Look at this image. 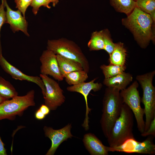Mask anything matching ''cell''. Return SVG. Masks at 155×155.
<instances>
[{
  "instance_id": "cell-17",
  "label": "cell",
  "mask_w": 155,
  "mask_h": 155,
  "mask_svg": "<svg viewBox=\"0 0 155 155\" xmlns=\"http://www.w3.org/2000/svg\"><path fill=\"white\" fill-rule=\"evenodd\" d=\"M56 56L60 71L64 78L72 71L83 70L80 63L60 55H56Z\"/></svg>"
},
{
  "instance_id": "cell-14",
  "label": "cell",
  "mask_w": 155,
  "mask_h": 155,
  "mask_svg": "<svg viewBox=\"0 0 155 155\" xmlns=\"http://www.w3.org/2000/svg\"><path fill=\"white\" fill-rule=\"evenodd\" d=\"M6 10L5 11L6 23L9 24L10 27L14 33L21 31L29 36L28 32V22L25 18L18 9L14 11L8 5L7 0H3Z\"/></svg>"
},
{
  "instance_id": "cell-21",
  "label": "cell",
  "mask_w": 155,
  "mask_h": 155,
  "mask_svg": "<svg viewBox=\"0 0 155 155\" xmlns=\"http://www.w3.org/2000/svg\"><path fill=\"white\" fill-rule=\"evenodd\" d=\"M87 45L90 51L104 50V43L102 30L99 31H96L92 32Z\"/></svg>"
},
{
  "instance_id": "cell-24",
  "label": "cell",
  "mask_w": 155,
  "mask_h": 155,
  "mask_svg": "<svg viewBox=\"0 0 155 155\" xmlns=\"http://www.w3.org/2000/svg\"><path fill=\"white\" fill-rule=\"evenodd\" d=\"M136 7L143 11L150 14L155 11V0H137Z\"/></svg>"
},
{
  "instance_id": "cell-20",
  "label": "cell",
  "mask_w": 155,
  "mask_h": 155,
  "mask_svg": "<svg viewBox=\"0 0 155 155\" xmlns=\"http://www.w3.org/2000/svg\"><path fill=\"white\" fill-rule=\"evenodd\" d=\"M18 95V92L13 85L0 76V95L8 100Z\"/></svg>"
},
{
  "instance_id": "cell-11",
  "label": "cell",
  "mask_w": 155,
  "mask_h": 155,
  "mask_svg": "<svg viewBox=\"0 0 155 155\" xmlns=\"http://www.w3.org/2000/svg\"><path fill=\"white\" fill-rule=\"evenodd\" d=\"M71 124L68 123L59 129H54L52 127L44 126L43 130L45 136L51 141V146L46 155H53L60 145L63 142L73 136L71 132Z\"/></svg>"
},
{
  "instance_id": "cell-2",
  "label": "cell",
  "mask_w": 155,
  "mask_h": 155,
  "mask_svg": "<svg viewBox=\"0 0 155 155\" xmlns=\"http://www.w3.org/2000/svg\"><path fill=\"white\" fill-rule=\"evenodd\" d=\"M123 104L120 91L107 87L103 98L102 114L100 121L103 133L106 138L120 115Z\"/></svg>"
},
{
  "instance_id": "cell-27",
  "label": "cell",
  "mask_w": 155,
  "mask_h": 155,
  "mask_svg": "<svg viewBox=\"0 0 155 155\" xmlns=\"http://www.w3.org/2000/svg\"><path fill=\"white\" fill-rule=\"evenodd\" d=\"M5 6L3 0H1L0 5V56L2 55V49L1 41V31L3 25L6 23V18L5 11Z\"/></svg>"
},
{
  "instance_id": "cell-30",
  "label": "cell",
  "mask_w": 155,
  "mask_h": 155,
  "mask_svg": "<svg viewBox=\"0 0 155 155\" xmlns=\"http://www.w3.org/2000/svg\"><path fill=\"white\" fill-rule=\"evenodd\" d=\"M39 109L46 116L49 113L50 111L49 107L45 104H42Z\"/></svg>"
},
{
  "instance_id": "cell-33",
  "label": "cell",
  "mask_w": 155,
  "mask_h": 155,
  "mask_svg": "<svg viewBox=\"0 0 155 155\" xmlns=\"http://www.w3.org/2000/svg\"><path fill=\"white\" fill-rule=\"evenodd\" d=\"M50 3H52L53 7H55L59 2V0H49Z\"/></svg>"
},
{
  "instance_id": "cell-35",
  "label": "cell",
  "mask_w": 155,
  "mask_h": 155,
  "mask_svg": "<svg viewBox=\"0 0 155 155\" xmlns=\"http://www.w3.org/2000/svg\"><path fill=\"white\" fill-rule=\"evenodd\" d=\"M8 99H7L2 97L0 95V104L2 102H3L4 101L7 100Z\"/></svg>"
},
{
  "instance_id": "cell-6",
  "label": "cell",
  "mask_w": 155,
  "mask_h": 155,
  "mask_svg": "<svg viewBox=\"0 0 155 155\" xmlns=\"http://www.w3.org/2000/svg\"><path fill=\"white\" fill-rule=\"evenodd\" d=\"M34 95V91L32 90L24 96H16L0 104V120H13L17 115H22L28 107L35 105Z\"/></svg>"
},
{
  "instance_id": "cell-13",
  "label": "cell",
  "mask_w": 155,
  "mask_h": 155,
  "mask_svg": "<svg viewBox=\"0 0 155 155\" xmlns=\"http://www.w3.org/2000/svg\"><path fill=\"white\" fill-rule=\"evenodd\" d=\"M0 65L4 71L9 74L12 78L21 81L26 80L36 84L41 88L43 96L44 95L45 87L40 77L30 76L24 74L9 63L3 55L0 56Z\"/></svg>"
},
{
  "instance_id": "cell-7",
  "label": "cell",
  "mask_w": 155,
  "mask_h": 155,
  "mask_svg": "<svg viewBox=\"0 0 155 155\" xmlns=\"http://www.w3.org/2000/svg\"><path fill=\"white\" fill-rule=\"evenodd\" d=\"M139 86L135 81L128 87L121 90L120 94L123 103L127 104L133 112L137 123L138 129L141 133L144 132L145 121L144 108L141 106V100L137 88Z\"/></svg>"
},
{
  "instance_id": "cell-15",
  "label": "cell",
  "mask_w": 155,
  "mask_h": 155,
  "mask_svg": "<svg viewBox=\"0 0 155 155\" xmlns=\"http://www.w3.org/2000/svg\"><path fill=\"white\" fill-rule=\"evenodd\" d=\"M83 142L84 145L91 155H108V146L104 145L101 141L94 134H85Z\"/></svg>"
},
{
  "instance_id": "cell-9",
  "label": "cell",
  "mask_w": 155,
  "mask_h": 155,
  "mask_svg": "<svg viewBox=\"0 0 155 155\" xmlns=\"http://www.w3.org/2000/svg\"><path fill=\"white\" fill-rule=\"evenodd\" d=\"M153 137L148 136L142 142L137 141L134 138L129 139L119 146L108 147V150L109 152L116 151L154 155L155 154V145L153 142Z\"/></svg>"
},
{
  "instance_id": "cell-22",
  "label": "cell",
  "mask_w": 155,
  "mask_h": 155,
  "mask_svg": "<svg viewBox=\"0 0 155 155\" xmlns=\"http://www.w3.org/2000/svg\"><path fill=\"white\" fill-rule=\"evenodd\" d=\"M88 73L84 70L74 71L68 73L64 78L68 84L74 85L85 82L88 78Z\"/></svg>"
},
{
  "instance_id": "cell-16",
  "label": "cell",
  "mask_w": 155,
  "mask_h": 155,
  "mask_svg": "<svg viewBox=\"0 0 155 155\" xmlns=\"http://www.w3.org/2000/svg\"><path fill=\"white\" fill-rule=\"evenodd\" d=\"M133 78L132 75L124 71L114 76L105 78L103 83L107 87L113 88L120 91L126 88Z\"/></svg>"
},
{
  "instance_id": "cell-23",
  "label": "cell",
  "mask_w": 155,
  "mask_h": 155,
  "mask_svg": "<svg viewBox=\"0 0 155 155\" xmlns=\"http://www.w3.org/2000/svg\"><path fill=\"white\" fill-rule=\"evenodd\" d=\"M100 68L105 78L114 76L124 71L126 69L125 66H121L110 63L108 65L103 64Z\"/></svg>"
},
{
  "instance_id": "cell-12",
  "label": "cell",
  "mask_w": 155,
  "mask_h": 155,
  "mask_svg": "<svg viewBox=\"0 0 155 155\" xmlns=\"http://www.w3.org/2000/svg\"><path fill=\"white\" fill-rule=\"evenodd\" d=\"M96 78H94L91 81L85 82L71 86H68L67 89L68 91L75 92L79 93L84 96L86 102V112L85 118L82 126L85 130L87 131L89 129V117L88 114L91 110L89 108L88 102V96L92 91L94 92L100 90L102 86V84L98 82L95 83Z\"/></svg>"
},
{
  "instance_id": "cell-28",
  "label": "cell",
  "mask_w": 155,
  "mask_h": 155,
  "mask_svg": "<svg viewBox=\"0 0 155 155\" xmlns=\"http://www.w3.org/2000/svg\"><path fill=\"white\" fill-rule=\"evenodd\" d=\"M32 0H14L16 8L20 10L25 17V14L28 7L30 5Z\"/></svg>"
},
{
  "instance_id": "cell-3",
  "label": "cell",
  "mask_w": 155,
  "mask_h": 155,
  "mask_svg": "<svg viewBox=\"0 0 155 155\" xmlns=\"http://www.w3.org/2000/svg\"><path fill=\"white\" fill-rule=\"evenodd\" d=\"M133 116L130 108L123 103L120 115L107 138L109 147L119 146L127 140L134 138L133 132Z\"/></svg>"
},
{
  "instance_id": "cell-8",
  "label": "cell",
  "mask_w": 155,
  "mask_h": 155,
  "mask_svg": "<svg viewBox=\"0 0 155 155\" xmlns=\"http://www.w3.org/2000/svg\"><path fill=\"white\" fill-rule=\"evenodd\" d=\"M40 76L45 89L43 96L44 104L50 110H55L65 102V98L63 94V91L55 81L47 75L40 74Z\"/></svg>"
},
{
  "instance_id": "cell-19",
  "label": "cell",
  "mask_w": 155,
  "mask_h": 155,
  "mask_svg": "<svg viewBox=\"0 0 155 155\" xmlns=\"http://www.w3.org/2000/svg\"><path fill=\"white\" fill-rule=\"evenodd\" d=\"M110 3L117 11L127 16L136 7V2L134 0H110Z\"/></svg>"
},
{
  "instance_id": "cell-18",
  "label": "cell",
  "mask_w": 155,
  "mask_h": 155,
  "mask_svg": "<svg viewBox=\"0 0 155 155\" xmlns=\"http://www.w3.org/2000/svg\"><path fill=\"white\" fill-rule=\"evenodd\" d=\"M127 50L123 43L121 42L115 43L113 52L109 55L110 63L121 66L125 65Z\"/></svg>"
},
{
  "instance_id": "cell-10",
  "label": "cell",
  "mask_w": 155,
  "mask_h": 155,
  "mask_svg": "<svg viewBox=\"0 0 155 155\" xmlns=\"http://www.w3.org/2000/svg\"><path fill=\"white\" fill-rule=\"evenodd\" d=\"M40 61L41 64L40 68V74L49 75L58 81L63 80L64 77L60 71L56 55L46 49L42 52Z\"/></svg>"
},
{
  "instance_id": "cell-5",
  "label": "cell",
  "mask_w": 155,
  "mask_h": 155,
  "mask_svg": "<svg viewBox=\"0 0 155 155\" xmlns=\"http://www.w3.org/2000/svg\"><path fill=\"white\" fill-rule=\"evenodd\" d=\"M155 71L137 75V80L140 84L143 92L141 101L143 104L146 117L144 132L148 129L152 121L155 117V88L152 84Z\"/></svg>"
},
{
  "instance_id": "cell-31",
  "label": "cell",
  "mask_w": 155,
  "mask_h": 155,
  "mask_svg": "<svg viewBox=\"0 0 155 155\" xmlns=\"http://www.w3.org/2000/svg\"><path fill=\"white\" fill-rule=\"evenodd\" d=\"M35 116L36 119L41 120L44 118L46 115L43 113L39 109L36 112Z\"/></svg>"
},
{
  "instance_id": "cell-4",
  "label": "cell",
  "mask_w": 155,
  "mask_h": 155,
  "mask_svg": "<svg viewBox=\"0 0 155 155\" xmlns=\"http://www.w3.org/2000/svg\"><path fill=\"white\" fill-rule=\"evenodd\" d=\"M47 49L59 55L80 63L83 70L89 72V63L80 48L74 42L65 38L48 40Z\"/></svg>"
},
{
  "instance_id": "cell-26",
  "label": "cell",
  "mask_w": 155,
  "mask_h": 155,
  "mask_svg": "<svg viewBox=\"0 0 155 155\" xmlns=\"http://www.w3.org/2000/svg\"><path fill=\"white\" fill-rule=\"evenodd\" d=\"M50 3L49 0H32L30 6L32 7L33 13L36 15L41 6L51 8V7L49 5Z\"/></svg>"
},
{
  "instance_id": "cell-29",
  "label": "cell",
  "mask_w": 155,
  "mask_h": 155,
  "mask_svg": "<svg viewBox=\"0 0 155 155\" xmlns=\"http://www.w3.org/2000/svg\"><path fill=\"white\" fill-rule=\"evenodd\" d=\"M141 135L143 137L152 135L155 136V117L151 121L148 130L145 132L141 133Z\"/></svg>"
},
{
  "instance_id": "cell-36",
  "label": "cell",
  "mask_w": 155,
  "mask_h": 155,
  "mask_svg": "<svg viewBox=\"0 0 155 155\" xmlns=\"http://www.w3.org/2000/svg\"><path fill=\"white\" fill-rule=\"evenodd\" d=\"M134 0L136 1L137 0Z\"/></svg>"
},
{
  "instance_id": "cell-1",
  "label": "cell",
  "mask_w": 155,
  "mask_h": 155,
  "mask_svg": "<svg viewBox=\"0 0 155 155\" xmlns=\"http://www.w3.org/2000/svg\"><path fill=\"white\" fill-rule=\"evenodd\" d=\"M153 22L149 14L137 7L127 17L122 20V24L130 30L135 40L143 48H146L151 40L154 41L152 30Z\"/></svg>"
},
{
  "instance_id": "cell-32",
  "label": "cell",
  "mask_w": 155,
  "mask_h": 155,
  "mask_svg": "<svg viewBox=\"0 0 155 155\" xmlns=\"http://www.w3.org/2000/svg\"><path fill=\"white\" fill-rule=\"evenodd\" d=\"M5 144L2 142L0 137V155H7L6 149L5 148Z\"/></svg>"
},
{
  "instance_id": "cell-34",
  "label": "cell",
  "mask_w": 155,
  "mask_h": 155,
  "mask_svg": "<svg viewBox=\"0 0 155 155\" xmlns=\"http://www.w3.org/2000/svg\"><path fill=\"white\" fill-rule=\"evenodd\" d=\"M150 17L153 21V22L155 21V11L152 12L150 14Z\"/></svg>"
},
{
  "instance_id": "cell-25",
  "label": "cell",
  "mask_w": 155,
  "mask_h": 155,
  "mask_svg": "<svg viewBox=\"0 0 155 155\" xmlns=\"http://www.w3.org/2000/svg\"><path fill=\"white\" fill-rule=\"evenodd\" d=\"M102 31L104 43V50L110 55L114 50L115 43L113 42L108 30L105 29Z\"/></svg>"
}]
</instances>
